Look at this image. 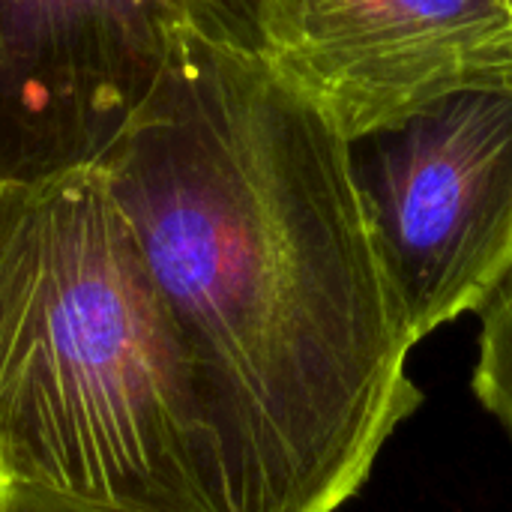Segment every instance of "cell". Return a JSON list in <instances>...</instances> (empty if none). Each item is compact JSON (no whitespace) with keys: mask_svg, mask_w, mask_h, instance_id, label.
I'll use <instances>...</instances> for the list:
<instances>
[{"mask_svg":"<svg viewBox=\"0 0 512 512\" xmlns=\"http://www.w3.org/2000/svg\"><path fill=\"white\" fill-rule=\"evenodd\" d=\"M255 512H336L420 405L345 135L261 57L186 30L96 159Z\"/></svg>","mask_w":512,"mask_h":512,"instance_id":"1","label":"cell"},{"mask_svg":"<svg viewBox=\"0 0 512 512\" xmlns=\"http://www.w3.org/2000/svg\"><path fill=\"white\" fill-rule=\"evenodd\" d=\"M0 471L123 512H255L96 162L0 180Z\"/></svg>","mask_w":512,"mask_h":512,"instance_id":"2","label":"cell"},{"mask_svg":"<svg viewBox=\"0 0 512 512\" xmlns=\"http://www.w3.org/2000/svg\"><path fill=\"white\" fill-rule=\"evenodd\" d=\"M345 144L411 345L483 312L512 279V87L453 93Z\"/></svg>","mask_w":512,"mask_h":512,"instance_id":"3","label":"cell"},{"mask_svg":"<svg viewBox=\"0 0 512 512\" xmlns=\"http://www.w3.org/2000/svg\"><path fill=\"white\" fill-rule=\"evenodd\" d=\"M261 60L354 138L512 87V0H261Z\"/></svg>","mask_w":512,"mask_h":512,"instance_id":"4","label":"cell"},{"mask_svg":"<svg viewBox=\"0 0 512 512\" xmlns=\"http://www.w3.org/2000/svg\"><path fill=\"white\" fill-rule=\"evenodd\" d=\"M186 30V0H0V180L93 165Z\"/></svg>","mask_w":512,"mask_h":512,"instance_id":"5","label":"cell"},{"mask_svg":"<svg viewBox=\"0 0 512 512\" xmlns=\"http://www.w3.org/2000/svg\"><path fill=\"white\" fill-rule=\"evenodd\" d=\"M480 315V357L471 387L480 405L507 429L512 441V279Z\"/></svg>","mask_w":512,"mask_h":512,"instance_id":"6","label":"cell"},{"mask_svg":"<svg viewBox=\"0 0 512 512\" xmlns=\"http://www.w3.org/2000/svg\"><path fill=\"white\" fill-rule=\"evenodd\" d=\"M186 21L213 45L261 57V0H186Z\"/></svg>","mask_w":512,"mask_h":512,"instance_id":"7","label":"cell"},{"mask_svg":"<svg viewBox=\"0 0 512 512\" xmlns=\"http://www.w3.org/2000/svg\"><path fill=\"white\" fill-rule=\"evenodd\" d=\"M0 512H123L75 498V495H60L42 486L30 483H3L0 492Z\"/></svg>","mask_w":512,"mask_h":512,"instance_id":"8","label":"cell"},{"mask_svg":"<svg viewBox=\"0 0 512 512\" xmlns=\"http://www.w3.org/2000/svg\"><path fill=\"white\" fill-rule=\"evenodd\" d=\"M3 483H6V480H3V471H0V492H3Z\"/></svg>","mask_w":512,"mask_h":512,"instance_id":"9","label":"cell"}]
</instances>
